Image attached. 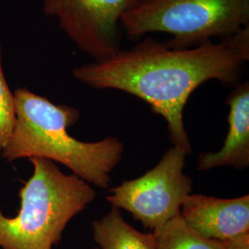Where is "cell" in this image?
Instances as JSON below:
<instances>
[{
    "instance_id": "obj_4",
    "label": "cell",
    "mask_w": 249,
    "mask_h": 249,
    "mask_svg": "<svg viewBox=\"0 0 249 249\" xmlns=\"http://www.w3.org/2000/svg\"><path fill=\"white\" fill-rule=\"evenodd\" d=\"M131 39L153 33L173 36L165 44L187 49L223 40L249 26V0H142L121 19Z\"/></svg>"
},
{
    "instance_id": "obj_2",
    "label": "cell",
    "mask_w": 249,
    "mask_h": 249,
    "mask_svg": "<svg viewBox=\"0 0 249 249\" xmlns=\"http://www.w3.org/2000/svg\"><path fill=\"white\" fill-rule=\"evenodd\" d=\"M13 94L16 120L2 153L5 160L44 158L61 163L89 185L109 188L110 175L123 158L124 146L120 140L79 141L69 132L80 118L78 109L55 105L25 88Z\"/></svg>"
},
{
    "instance_id": "obj_3",
    "label": "cell",
    "mask_w": 249,
    "mask_h": 249,
    "mask_svg": "<svg viewBox=\"0 0 249 249\" xmlns=\"http://www.w3.org/2000/svg\"><path fill=\"white\" fill-rule=\"evenodd\" d=\"M29 160L34 173L18 191V214L9 218L0 211V249H53L71 219L96 197L91 185L52 160Z\"/></svg>"
},
{
    "instance_id": "obj_8",
    "label": "cell",
    "mask_w": 249,
    "mask_h": 249,
    "mask_svg": "<svg viewBox=\"0 0 249 249\" xmlns=\"http://www.w3.org/2000/svg\"><path fill=\"white\" fill-rule=\"evenodd\" d=\"M229 129L223 147L216 152L199 154L196 169L199 172L231 166L246 169L249 165V83L236 85L229 94Z\"/></svg>"
},
{
    "instance_id": "obj_11",
    "label": "cell",
    "mask_w": 249,
    "mask_h": 249,
    "mask_svg": "<svg viewBox=\"0 0 249 249\" xmlns=\"http://www.w3.org/2000/svg\"><path fill=\"white\" fill-rule=\"evenodd\" d=\"M15 100L10 91L2 69L0 47V156L9 142L15 125Z\"/></svg>"
},
{
    "instance_id": "obj_1",
    "label": "cell",
    "mask_w": 249,
    "mask_h": 249,
    "mask_svg": "<svg viewBox=\"0 0 249 249\" xmlns=\"http://www.w3.org/2000/svg\"><path fill=\"white\" fill-rule=\"evenodd\" d=\"M249 60V26L226 39L187 49L146 37L107 60L75 68L72 74L93 89L121 90L147 103L165 119L173 146L189 154L184 110L190 95L209 80L236 83Z\"/></svg>"
},
{
    "instance_id": "obj_6",
    "label": "cell",
    "mask_w": 249,
    "mask_h": 249,
    "mask_svg": "<svg viewBox=\"0 0 249 249\" xmlns=\"http://www.w3.org/2000/svg\"><path fill=\"white\" fill-rule=\"evenodd\" d=\"M142 0H44L45 15L95 62L115 55L121 45V19Z\"/></svg>"
},
{
    "instance_id": "obj_9",
    "label": "cell",
    "mask_w": 249,
    "mask_h": 249,
    "mask_svg": "<svg viewBox=\"0 0 249 249\" xmlns=\"http://www.w3.org/2000/svg\"><path fill=\"white\" fill-rule=\"evenodd\" d=\"M91 227L99 249H156L155 234L135 229L114 206L107 215L93 221Z\"/></svg>"
},
{
    "instance_id": "obj_10",
    "label": "cell",
    "mask_w": 249,
    "mask_h": 249,
    "mask_svg": "<svg viewBox=\"0 0 249 249\" xmlns=\"http://www.w3.org/2000/svg\"><path fill=\"white\" fill-rule=\"evenodd\" d=\"M153 233L156 249H227L225 242L206 238L194 231L180 214Z\"/></svg>"
},
{
    "instance_id": "obj_13",
    "label": "cell",
    "mask_w": 249,
    "mask_h": 249,
    "mask_svg": "<svg viewBox=\"0 0 249 249\" xmlns=\"http://www.w3.org/2000/svg\"><path fill=\"white\" fill-rule=\"evenodd\" d=\"M99 249L98 248H95V249Z\"/></svg>"
},
{
    "instance_id": "obj_12",
    "label": "cell",
    "mask_w": 249,
    "mask_h": 249,
    "mask_svg": "<svg viewBox=\"0 0 249 249\" xmlns=\"http://www.w3.org/2000/svg\"><path fill=\"white\" fill-rule=\"evenodd\" d=\"M227 249H249V232L225 241Z\"/></svg>"
},
{
    "instance_id": "obj_7",
    "label": "cell",
    "mask_w": 249,
    "mask_h": 249,
    "mask_svg": "<svg viewBox=\"0 0 249 249\" xmlns=\"http://www.w3.org/2000/svg\"><path fill=\"white\" fill-rule=\"evenodd\" d=\"M180 215L197 233L213 240H230L249 232V195L219 198L190 194Z\"/></svg>"
},
{
    "instance_id": "obj_5",
    "label": "cell",
    "mask_w": 249,
    "mask_h": 249,
    "mask_svg": "<svg viewBox=\"0 0 249 249\" xmlns=\"http://www.w3.org/2000/svg\"><path fill=\"white\" fill-rule=\"evenodd\" d=\"M187 155L172 146L155 167L112 187L107 201L130 213L151 232H157L180 214L185 199L192 193L193 181L184 174Z\"/></svg>"
}]
</instances>
